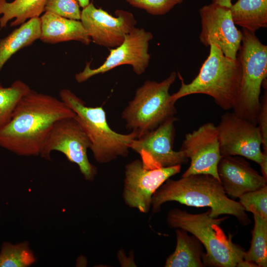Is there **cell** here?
I'll use <instances>...</instances> for the list:
<instances>
[{"label": "cell", "mask_w": 267, "mask_h": 267, "mask_svg": "<svg viewBox=\"0 0 267 267\" xmlns=\"http://www.w3.org/2000/svg\"><path fill=\"white\" fill-rule=\"evenodd\" d=\"M75 116L61 99L31 89L18 101L9 121L0 130V147L20 156L40 155L53 124Z\"/></svg>", "instance_id": "6da1fadb"}, {"label": "cell", "mask_w": 267, "mask_h": 267, "mask_svg": "<svg viewBox=\"0 0 267 267\" xmlns=\"http://www.w3.org/2000/svg\"><path fill=\"white\" fill-rule=\"evenodd\" d=\"M171 201L189 206L210 207L209 215L213 218L229 215L243 225L251 223L241 204L228 198L220 181L210 175L193 174L178 180L168 179L153 195L152 213H158L162 204Z\"/></svg>", "instance_id": "7a4b0ae2"}, {"label": "cell", "mask_w": 267, "mask_h": 267, "mask_svg": "<svg viewBox=\"0 0 267 267\" xmlns=\"http://www.w3.org/2000/svg\"><path fill=\"white\" fill-rule=\"evenodd\" d=\"M210 52L199 72L189 83L186 84L179 73L181 85L171 94L174 102L184 96L203 94L213 98L220 108L232 109L236 101L241 79V66L238 57L226 56L217 46L210 45Z\"/></svg>", "instance_id": "3957f363"}, {"label": "cell", "mask_w": 267, "mask_h": 267, "mask_svg": "<svg viewBox=\"0 0 267 267\" xmlns=\"http://www.w3.org/2000/svg\"><path fill=\"white\" fill-rule=\"evenodd\" d=\"M210 210L200 214H191L179 209L171 210L167 222L172 228L190 232L202 243L206 250L204 265L216 267H235L244 260L245 251L234 243L220 226L227 218H213Z\"/></svg>", "instance_id": "277c9868"}, {"label": "cell", "mask_w": 267, "mask_h": 267, "mask_svg": "<svg viewBox=\"0 0 267 267\" xmlns=\"http://www.w3.org/2000/svg\"><path fill=\"white\" fill-rule=\"evenodd\" d=\"M60 99L76 114L91 143L90 149L95 160L105 164L127 157L130 145L137 138L135 134L118 133L109 126L103 107L88 106L71 90L64 89L59 92Z\"/></svg>", "instance_id": "5b68a950"}, {"label": "cell", "mask_w": 267, "mask_h": 267, "mask_svg": "<svg viewBox=\"0 0 267 267\" xmlns=\"http://www.w3.org/2000/svg\"><path fill=\"white\" fill-rule=\"evenodd\" d=\"M177 75L174 71L161 82L145 81L122 111L126 128L135 134L137 138L175 117V103L171 100L169 89Z\"/></svg>", "instance_id": "8992f818"}, {"label": "cell", "mask_w": 267, "mask_h": 267, "mask_svg": "<svg viewBox=\"0 0 267 267\" xmlns=\"http://www.w3.org/2000/svg\"><path fill=\"white\" fill-rule=\"evenodd\" d=\"M237 57L241 66L239 93L232 108L238 116L257 125L261 88L267 77V46L255 33L243 30Z\"/></svg>", "instance_id": "52a82bcc"}, {"label": "cell", "mask_w": 267, "mask_h": 267, "mask_svg": "<svg viewBox=\"0 0 267 267\" xmlns=\"http://www.w3.org/2000/svg\"><path fill=\"white\" fill-rule=\"evenodd\" d=\"M90 146L89 139L76 117L65 118L53 124L44 141L40 155L50 160L52 151H59L69 161L78 166L86 180L92 181L97 171L88 159L87 151Z\"/></svg>", "instance_id": "ba28073f"}, {"label": "cell", "mask_w": 267, "mask_h": 267, "mask_svg": "<svg viewBox=\"0 0 267 267\" xmlns=\"http://www.w3.org/2000/svg\"><path fill=\"white\" fill-rule=\"evenodd\" d=\"M217 127L222 157L238 156L258 164L267 179V153L261 150L262 138L257 125L234 113L222 115Z\"/></svg>", "instance_id": "9c48e42d"}, {"label": "cell", "mask_w": 267, "mask_h": 267, "mask_svg": "<svg viewBox=\"0 0 267 267\" xmlns=\"http://www.w3.org/2000/svg\"><path fill=\"white\" fill-rule=\"evenodd\" d=\"M152 39L151 32L134 27L126 36L120 45L110 50L109 54L100 66L92 69L90 63L87 62L84 70L75 75L76 81L82 83L93 76L124 65H131L136 75L142 74L150 62L148 47L149 42Z\"/></svg>", "instance_id": "30bf717a"}, {"label": "cell", "mask_w": 267, "mask_h": 267, "mask_svg": "<svg viewBox=\"0 0 267 267\" xmlns=\"http://www.w3.org/2000/svg\"><path fill=\"white\" fill-rule=\"evenodd\" d=\"M180 170L181 165L150 169L145 168L139 159L129 163L125 166L122 194L125 203L141 213H148L154 193Z\"/></svg>", "instance_id": "8fae6325"}, {"label": "cell", "mask_w": 267, "mask_h": 267, "mask_svg": "<svg viewBox=\"0 0 267 267\" xmlns=\"http://www.w3.org/2000/svg\"><path fill=\"white\" fill-rule=\"evenodd\" d=\"M177 121L174 117L132 141L130 148L139 155L145 168L152 169L187 163L188 159L181 151L174 149Z\"/></svg>", "instance_id": "7c38bea8"}, {"label": "cell", "mask_w": 267, "mask_h": 267, "mask_svg": "<svg viewBox=\"0 0 267 267\" xmlns=\"http://www.w3.org/2000/svg\"><path fill=\"white\" fill-rule=\"evenodd\" d=\"M200 42L205 46L214 44L227 57L236 59L243 38L234 23L230 8L211 3L199 10Z\"/></svg>", "instance_id": "4fadbf2b"}, {"label": "cell", "mask_w": 267, "mask_h": 267, "mask_svg": "<svg viewBox=\"0 0 267 267\" xmlns=\"http://www.w3.org/2000/svg\"><path fill=\"white\" fill-rule=\"evenodd\" d=\"M180 150L190 159L189 167L181 177L207 174L220 181L217 168L222 157L217 127L214 123H205L196 130L186 134Z\"/></svg>", "instance_id": "5bb4252c"}, {"label": "cell", "mask_w": 267, "mask_h": 267, "mask_svg": "<svg viewBox=\"0 0 267 267\" xmlns=\"http://www.w3.org/2000/svg\"><path fill=\"white\" fill-rule=\"evenodd\" d=\"M114 17L92 3L83 8L80 21L91 41L109 48H115L124 41L137 21L130 12L118 9Z\"/></svg>", "instance_id": "9a60e30c"}, {"label": "cell", "mask_w": 267, "mask_h": 267, "mask_svg": "<svg viewBox=\"0 0 267 267\" xmlns=\"http://www.w3.org/2000/svg\"><path fill=\"white\" fill-rule=\"evenodd\" d=\"M217 170L224 191L233 197L239 198L267 185V179L241 156L222 157Z\"/></svg>", "instance_id": "2e32d148"}, {"label": "cell", "mask_w": 267, "mask_h": 267, "mask_svg": "<svg viewBox=\"0 0 267 267\" xmlns=\"http://www.w3.org/2000/svg\"><path fill=\"white\" fill-rule=\"evenodd\" d=\"M40 18V40L51 44L76 41L88 45L91 42L80 20L44 12Z\"/></svg>", "instance_id": "e0dca14e"}, {"label": "cell", "mask_w": 267, "mask_h": 267, "mask_svg": "<svg viewBox=\"0 0 267 267\" xmlns=\"http://www.w3.org/2000/svg\"><path fill=\"white\" fill-rule=\"evenodd\" d=\"M41 36L40 17L29 19L0 39V71L11 57L20 49L31 45Z\"/></svg>", "instance_id": "ac0fdd59"}, {"label": "cell", "mask_w": 267, "mask_h": 267, "mask_svg": "<svg viewBox=\"0 0 267 267\" xmlns=\"http://www.w3.org/2000/svg\"><path fill=\"white\" fill-rule=\"evenodd\" d=\"M180 228L176 230L177 244L174 252L166 259L165 267H202L204 253L202 244L194 235Z\"/></svg>", "instance_id": "d6986e66"}, {"label": "cell", "mask_w": 267, "mask_h": 267, "mask_svg": "<svg viewBox=\"0 0 267 267\" xmlns=\"http://www.w3.org/2000/svg\"><path fill=\"white\" fill-rule=\"evenodd\" d=\"M236 25L255 33L267 27V0H238L230 7Z\"/></svg>", "instance_id": "ffe728a7"}, {"label": "cell", "mask_w": 267, "mask_h": 267, "mask_svg": "<svg viewBox=\"0 0 267 267\" xmlns=\"http://www.w3.org/2000/svg\"><path fill=\"white\" fill-rule=\"evenodd\" d=\"M47 0H0V28L6 27L8 22L14 19L10 26H20L33 18L40 17L44 12Z\"/></svg>", "instance_id": "44dd1931"}, {"label": "cell", "mask_w": 267, "mask_h": 267, "mask_svg": "<svg viewBox=\"0 0 267 267\" xmlns=\"http://www.w3.org/2000/svg\"><path fill=\"white\" fill-rule=\"evenodd\" d=\"M254 226L249 250L244 260L256 264L258 267L267 266V220L253 215Z\"/></svg>", "instance_id": "7402d4cb"}, {"label": "cell", "mask_w": 267, "mask_h": 267, "mask_svg": "<svg viewBox=\"0 0 267 267\" xmlns=\"http://www.w3.org/2000/svg\"><path fill=\"white\" fill-rule=\"evenodd\" d=\"M31 90L21 80H16L7 87L0 83V130L9 121L13 110L20 98Z\"/></svg>", "instance_id": "603a6c76"}, {"label": "cell", "mask_w": 267, "mask_h": 267, "mask_svg": "<svg viewBox=\"0 0 267 267\" xmlns=\"http://www.w3.org/2000/svg\"><path fill=\"white\" fill-rule=\"evenodd\" d=\"M35 261V257L26 242L16 244L4 242L1 246L0 267H26Z\"/></svg>", "instance_id": "cb8c5ba5"}, {"label": "cell", "mask_w": 267, "mask_h": 267, "mask_svg": "<svg viewBox=\"0 0 267 267\" xmlns=\"http://www.w3.org/2000/svg\"><path fill=\"white\" fill-rule=\"evenodd\" d=\"M239 198L245 211L267 220V185L245 193Z\"/></svg>", "instance_id": "d4e9b609"}, {"label": "cell", "mask_w": 267, "mask_h": 267, "mask_svg": "<svg viewBox=\"0 0 267 267\" xmlns=\"http://www.w3.org/2000/svg\"><path fill=\"white\" fill-rule=\"evenodd\" d=\"M44 12L68 19H81V11L77 0H47Z\"/></svg>", "instance_id": "484cf974"}, {"label": "cell", "mask_w": 267, "mask_h": 267, "mask_svg": "<svg viewBox=\"0 0 267 267\" xmlns=\"http://www.w3.org/2000/svg\"><path fill=\"white\" fill-rule=\"evenodd\" d=\"M132 6L144 9L153 15H162L184 0H125Z\"/></svg>", "instance_id": "4316f807"}, {"label": "cell", "mask_w": 267, "mask_h": 267, "mask_svg": "<svg viewBox=\"0 0 267 267\" xmlns=\"http://www.w3.org/2000/svg\"><path fill=\"white\" fill-rule=\"evenodd\" d=\"M257 125L262 138L263 152L267 153V91L260 97Z\"/></svg>", "instance_id": "83f0119b"}, {"label": "cell", "mask_w": 267, "mask_h": 267, "mask_svg": "<svg viewBox=\"0 0 267 267\" xmlns=\"http://www.w3.org/2000/svg\"><path fill=\"white\" fill-rule=\"evenodd\" d=\"M212 3L228 8L232 5L231 0H212Z\"/></svg>", "instance_id": "f1b7e54d"}, {"label": "cell", "mask_w": 267, "mask_h": 267, "mask_svg": "<svg viewBox=\"0 0 267 267\" xmlns=\"http://www.w3.org/2000/svg\"><path fill=\"white\" fill-rule=\"evenodd\" d=\"M80 6L82 7L83 8L88 6L90 2V0H77Z\"/></svg>", "instance_id": "f546056e"}]
</instances>
